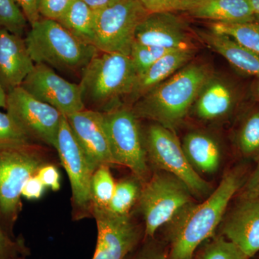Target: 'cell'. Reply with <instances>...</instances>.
Masks as SVG:
<instances>
[{
	"instance_id": "obj_1",
	"label": "cell",
	"mask_w": 259,
	"mask_h": 259,
	"mask_svg": "<svg viewBox=\"0 0 259 259\" xmlns=\"http://www.w3.org/2000/svg\"><path fill=\"white\" fill-rule=\"evenodd\" d=\"M243 180V173L239 170L228 172L204 202H191L177 214L169 223V259L193 257L201 243L212 236Z\"/></svg>"
},
{
	"instance_id": "obj_2",
	"label": "cell",
	"mask_w": 259,
	"mask_h": 259,
	"mask_svg": "<svg viewBox=\"0 0 259 259\" xmlns=\"http://www.w3.org/2000/svg\"><path fill=\"white\" fill-rule=\"evenodd\" d=\"M211 77L207 65L187 64L135 102L132 111L137 117L150 119L173 131L184 120Z\"/></svg>"
},
{
	"instance_id": "obj_3",
	"label": "cell",
	"mask_w": 259,
	"mask_h": 259,
	"mask_svg": "<svg viewBox=\"0 0 259 259\" xmlns=\"http://www.w3.org/2000/svg\"><path fill=\"white\" fill-rule=\"evenodd\" d=\"M138 74L130 56L98 51L81 71L79 83L85 108L105 113L129 96Z\"/></svg>"
},
{
	"instance_id": "obj_4",
	"label": "cell",
	"mask_w": 259,
	"mask_h": 259,
	"mask_svg": "<svg viewBox=\"0 0 259 259\" xmlns=\"http://www.w3.org/2000/svg\"><path fill=\"white\" fill-rule=\"evenodd\" d=\"M25 42L35 64L61 71H82L99 51L50 19L40 18L32 24Z\"/></svg>"
},
{
	"instance_id": "obj_5",
	"label": "cell",
	"mask_w": 259,
	"mask_h": 259,
	"mask_svg": "<svg viewBox=\"0 0 259 259\" xmlns=\"http://www.w3.org/2000/svg\"><path fill=\"white\" fill-rule=\"evenodd\" d=\"M190 191L177 177L163 171L155 174L141 189L139 202L148 237L169 223L185 206L192 202Z\"/></svg>"
},
{
	"instance_id": "obj_6",
	"label": "cell",
	"mask_w": 259,
	"mask_h": 259,
	"mask_svg": "<svg viewBox=\"0 0 259 259\" xmlns=\"http://www.w3.org/2000/svg\"><path fill=\"white\" fill-rule=\"evenodd\" d=\"M148 13L139 0H117L97 12L94 47L130 56L136 29Z\"/></svg>"
},
{
	"instance_id": "obj_7",
	"label": "cell",
	"mask_w": 259,
	"mask_h": 259,
	"mask_svg": "<svg viewBox=\"0 0 259 259\" xmlns=\"http://www.w3.org/2000/svg\"><path fill=\"white\" fill-rule=\"evenodd\" d=\"M144 144L148 159L161 171L182 181L191 194L203 196L209 192L210 186L192 166L173 131L157 123L151 125Z\"/></svg>"
},
{
	"instance_id": "obj_8",
	"label": "cell",
	"mask_w": 259,
	"mask_h": 259,
	"mask_svg": "<svg viewBox=\"0 0 259 259\" xmlns=\"http://www.w3.org/2000/svg\"><path fill=\"white\" fill-rule=\"evenodd\" d=\"M44 164L30 144L0 146V212L10 222L21 209L23 185Z\"/></svg>"
},
{
	"instance_id": "obj_9",
	"label": "cell",
	"mask_w": 259,
	"mask_h": 259,
	"mask_svg": "<svg viewBox=\"0 0 259 259\" xmlns=\"http://www.w3.org/2000/svg\"><path fill=\"white\" fill-rule=\"evenodd\" d=\"M115 164L127 167L140 181L148 175L144 139L132 110L118 107L103 113Z\"/></svg>"
},
{
	"instance_id": "obj_10",
	"label": "cell",
	"mask_w": 259,
	"mask_h": 259,
	"mask_svg": "<svg viewBox=\"0 0 259 259\" xmlns=\"http://www.w3.org/2000/svg\"><path fill=\"white\" fill-rule=\"evenodd\" d=\"M6 110L30 139L56 148L64 116L59 110L32 96L22 87L8 92Z\"/></svg>"
},
{
	"instance_id": "obj_11",
	"label": "cell",
	"mask_w": 259,
	"mask_h": 259,
	"mask_svg": "<svg viewBox=\"0 0 259 259\" xmlns=\"http://www.w3.org/2000/svg\"><path fill=\"white\" fill-rule=\"evenodd\" d=\"M56 149L69 177L74 207L80 214H87L93 209L91 182L95 170L76 141L64 115L59 127Z\"/></svg>"
},
{
	"instance_id": "obj_12",
	"label": "cell",
	"mask_w": 259,
	"mask_h": 259,
	"mask_svg": "<svg viewBox=\"0 0 259 259\" xmlns=\"http://www.w3.org/2000/svg\"><path fill=\"white\" fill-rule=\"evenodd\" d=\"M21 87L66 117L85 109L79 85L61 77L47 65L35 64Z\"/></svg>"
},
{
	"instance_id": "obj_13",
	"label": "cell",
	"mask_w": 259,
	"mask_h": 259,
	"mask_svg": "<svg viewBox=\"0 0 259 259\" xmlns=\"http://www.w3.org/2000/svg\"><path fill=\"white\" fill-rule=\"evenodd\" d=\"M97 226L93 259H125L141 239V231L129 214L119 215L107 208L93 207Z\"/></svg>"
},
{
	"instance_id": "obj_14",
	"label": "cell",
	"mask_w": 259,
	"mask_h": 259,
	"mask_svg": "<svg viewBox=\"0 0 259 259\" xmlns=\"http://www.w3.org/2000/svg\"><path fill=\"white\" fill-rule=\"evenodd\" d=\"M70 127L94 170L115 164L103 113L85 108L66 117Z\"/></svg>"
},
{
	"instance_id": "obj_15",
	"label": "cell",
	"mask_w": 259,
	"mask_h": 259,
	"mask_svg": "<svg viewBox=\"0 0 259 259\" xmlns=\"http://www.w3.org/2000/svg\"><path fill=\"white\" fill-rule=\"evenodd\" d=\"M135 41L171 51H195L185 23L173 13H148L136 29Z\"/></svg>"
},
{
	"instance_id": "obj_16",
	"label": "cell",
	"mask_w": 259,
	"mask_h": 259,
	"mask_svg": "<svg viewBox=\"0 0 259 259\" xmlns=\"http://www.w3.org/2000/svg\"><path fill=\"white\" fill-rule=\"evenodd\" d=\"M223 234L249 259L259 253V197L244 198L223 226Z\"/></svg>"
},
{
	"instance_id": "obj_17",
	"label": "cell",
	"mask_w": 259,
	"mask_h": 259,
	"mask_svg": "<svg viewBox=\"0 0 259 259\" xmlns=\"http://www.w3.org/2000/svg\"><path fill=\"white\" fill-rule=\"evenodd\" d=\"M35 65L25 39L0 29V81L8 93L21 87Z\"/></svg>"
},
{
	"instance_id": "obj_18",
	"label": "cell",
	"mask_w": 259,
	"mask_h": 259,
	"mask_svg": "<svg viewBox=\"0 0 259 259\" xmlns=\"http://www.w3.org/2000/svg\"><path fill=\"white\" fill-rule=\"evenodd\" d=\"M185 12L214 23H244L258 17L249 0H191Z\"/></svg>"
},
{
	"instance_id": "obj_19",
	"label": "cell",
	"mask_w": 259,
	"mask_h": 259,
	"mask_svg": "<svg viewBox=\"0 0 259 259\" xmlns=\"http://www.w3.org/2000/svg\"><path fill=\"white\" fill-rule=\"evenodd\" d=\"M194 50L172 51L158 59L149 69L139 74L127 98L136 102L158 84L171 77L179 70L188 64Z\"/></svg>"
},
{
	"instance_id": "obj_20",
	"label": "cell",
	"mask_w": 259,
	"mask_h": 259,
	"mask_svg": "<svg viewBox=\"0 0 259 259\" xmlns=\"http://www.w3.org/2000/svg\"><path fill=\"white\" fill-rule=\"evenodd\" d=\"M236 102L233 88L223 80L210 78L199 92L194 102V111L199 118L213 120L231 112Z\"/></svg>"
},
{
	"instance_id": "obj_21",
	"label": "cell",
	"mask_w": 259,
	"mask_h": 259,
	"mask_svg": "<svg viewBox=\"0 0 259 259\" xmlns=\"http://www.w3.org/2000/svg\"><path fill=\"white\" fill-rule=\"evenodd\" d=\"M209 48L226 59L235 69L243 74L259 79V56L231 37L212 31L200 33Z\"/></svg>"
},
{
	"instance_id": "obj_22",
	"label": "cell",
	"mask_w": 259,
	"mask_h": 259,
	"mask_svg": "<svg viewBox=\"0 0 259 259\" xmlns=\"http://www.w3.org/2000/svg\"><path fill=\"white\" fill-rule=\"evenodd\" d=\"M182 147L194 169L205 174L217 171L221 163V149L209 135L196 131L190 133L184 139Z\"/></svg>"
},
{
	"instance_id": "obj_23",
	"label": "cell",
	"mask_w": 259,
	"mask_h": 259,
	"mask_svg": "<svg viewBox=\"0 0 259 259\" xmlns=\"http://www.w3.org/2000/svg\"><path fill=\"white\" fill-rule=\"evenodd\" d=\"M95 19L96 12L81 0H73L57 21L80 40L94 46Z\"/></svg>"
},
{
	"instance_id": "obj_24",
	"label": "cell",
	"mask_w": 259,
	"mask_h": 259,
	"mask_svg": "<svg viewBox=\"0 0 259 259\" xmlns=\"http://www.w3.org/2000/svg\"><path fill=\"white\" fill-rule=\"evenodd\" d=\"M258 17L244 23H213L211 25V30L228 35L242 47L259 56Z\"/></svg>"
},
{
	"instance_id": "obj_25",
	"label": "cell",
	"mask_w": 259,
	"mask_h": 259,
	"mask_svg": "<svg viewBox=\"0 0 259 259\" xmlns=\"http://www.w3.org/2000/svg\"><path fill=\"white\" fill-rule=\"evenodd\" d=\"M139 179H125L116 184L115 192L107 209L119 215L129 214L131 208L139 202L142 187Z\"/></svg>"
},
{
	"instance_id": "obj_26",
	"label": "cell",
	"mask_w": 259,
	"mask_h": 259,
	"mask_svg": "<svg viewBox=\"0 0 259 259\" xmlns=\"http://www.w3.org/2000/svg\"><path fill=\"white\" fill-rule=\"evenodd\" d=\"M116 184L107 165L95 170L91 182L93 207L107 208L115 192Z\"/></svg>"
},
{
	"instance_id": "obj_27",
	"label": "cell",
	"mask_w": 259,
	"mask_h": 259,
	"mask_svg": "<svg viewBox=\"0 0 259 259\" xmlns=\"http://www.w3.org/2000/svg\"><path fill=\"white\" fill-rule=\"evenodd\" d=\"M238 145L245 156L259 155V110L250 113L242 124L238 135Z\"/></svg>"
},
{
	"instance_id": "obj_28",
	"label": "cell",
	"mask_w": 259,
	"mask_h": 259,
	"mask_svg": "<svg viewBox=\"0 0 259 259\" xmlns=\"http://www.w3.org/2000/svg\"><path fill=\"white\" fill-rule=\"evenodd\" d=\"M27 20L16 0H0V29L22 36Z\"/></svg>"
},
{
	"instance_id": "obj_29",
	"label": "cell",
	"mask_w": 259,
	"mask_h": 259,
	"mask_svg": "<svg viewBox=\"0 0 259 259\" xmlns=\"http://www.w3.org/2000/svg\"><path fill=\"white\" fill-rule=\"evenodd\" d=\"M170 51H172L162 48L142 45L134 41L131 48L130 57L133 61L136 72L139 75L149 69L158 59Z\"/></svg>"
},
{
	"instance_id": "obj_30",
	"label": "cell",
	"mask_w": 259,
	"mask_h": 259,
	"mask_svg": "<svg viewBox=\"0 0 259 259\" xmlns=\"http://www.w3.org/2000/svg\"><path fill=\"white\" fill-rule=\"evenodd\" d=\"M200 259H249L225 237L214 238L204 247Z\"/></svg>"
},
{
	"instance_id": "obj_31",
	"label": "cell",
	"mask_w": 259,
	"mask_h": 259,
	"mask_svg": "<svg viewBox=\"0 0 259 259\" xmlns=\"http://www.w3.org/2000/svg\"><path fill=\"white\" fill-rule=\"evenodd\" d=\"M30 140L8 112L0 111V146L30 144Z\"/></svg>"
},
{
	"instance_id": "obj_32",
	"label": "cell",
	"mask_w": 259,
	"mask_h": 259,
	"mask_svg": "<svg viewBox=\"0 0 259 259\" xmlns=\"http://www.w3.org/2000/svg\"><path fill=\"white\" fill-rule=\"evenodd\" d=\"M149 13L185 12L191 0H139Z\"/></svg>"
},
{
	"instance_id": "obj_33",
	"label": "cell",
	"mask_w": 259,
	"mask_h": 259,
	"mask_svg": "<svg viewBox=\"0 0 259 259\" xmlns=\"http://www.w3.org/2000/svg\"><path fill=\"white\" fill-rule=\"evenodd\" d=\"M73 0H39L38 10L42 18L59 20Z\"/></svg>"
},
{
	"instance_id": "obj_34",
	"label": "cell",
	"mask_w": 259,
	"mask_h": 259,
	"mask_svg": "<svg viewBox=\"0 0 259 259\" xmlns=\"http://www.w3.org/2000/svg\"><path fill=\"white\" fill-rule=\"evenodd\" d=\"M25 251L23 245L12 241L0 228V259H18L22 258Z\"/></svg>"
},
{
	"instance_id": "obj_35",
	"label": "cell",
	"mask_w": 259,
	"mask_h": 259,
	"mask_svg": "<svg viewBox=\"0 0 259 259\" xmlns=\"http://www.w3.org/2000/svg\"><path fill=\"white\" fill-rule=\"evenodd\" d=\"M36 175L47 188L59 191L61 188V175L59 170L52 164L42 165L37 170Z\"/></svg>"
},
{
	"instance_id": "obj_36",
	"label": "cell",
	"mask_w": 259,
	"mask_h": 259,
	"mask_svg": "<svg viewBox=\"0 0 259 259\" xmlns=\"http://www.w3.org/2000/svg\"><path fill=\"white\" fill-rule=\"evenodd\" d=\"M45 188V186L35 174V175L30 177L23 185L21 196L29 200L38 199L44 194Z\"/></svg>"
},
{
	"instance_id": "obj_37",
	"label": "cell",
	"mask_w": 259,
	"mask_h": 259,
	"mask_svg": "<svg viewBox=\"0 0 259 259\" xmlns=\"http://www.w3.org/2000/svg\"><path fill=\"white\" fill-rule=\"evenodd\" d=\"M16 2L30 25L40 20L39 0H16Z\"/></svg>"
},
{
	"instance_id": "obj_38",
	"label": "cell",
	"mask_w": 259,
	"mask_h": 259,
	"mask_svg": "<svg viewBox=\"0 0 259 259\" xmlns=\"http://www.w3.org/2000/svg\"><path fill=\"white\" fill-rule=\"evenodd\" d=\"M243 197L254 198L259 197V161L256 168L250 175L245 185Z\"/></svg>"
},
{
	"instance_id": "obj_39",
	"label": "cell",
	"mask_w": 259,
	"mask_h": 259,
	"mask_svg": "<svg viewBox=\"0 0 259 259\" xmlns=\"http://www.w3.org/2000/svg\"><path fill=\"white\" fill-rule=\"evenodd\" d=\"M168 255L161 248H147L140 252L134 259H167Z\"/></svg>"
},
{
	"instance_id": "obj_40",
	"label": "cell",
	"mask_w": 259,
	"mask_h": 259,
	"mask_svg": "<svg viewBox=\"0 0 259 259\" xmlns=\"http://www.w3.org/2000/svg\"><path fill=\"white\" fill-rule=\"evenodd\" d=\"M95 12H99L110 6L117 0H81Z\"/></svg>"
},
{
	"instance_id": "obj_41",
	"label": "cell",
	"mask_w": 259,
	"mask_h": 259,
	"mask_svg": "<svg viewBox=\"0 0 259 259\" xmlns=\"http://www.w3.org/2000/svg\"><path fill=\"white\" fill-rule=\"evenodd\" d=\"M8 101V92L0 81V108L6 109Z\"/></svg>"
},
{
	"instance_id": "obj_42",
	"label": "cell",
	"mask_w": 259,
	"mask_h": 259,
	"mask_svg": "<svg viewBox=\"0 0 259 259\" xmlns=\"http://www.w3.org/2000/svg\"><path fill=\"white\" fill-rule=\"evenodd\" d=\"M252 93L255 100L259 102V79H256L252 87Z\"/></svg>"
},
{
	"instance_id": "obj_43",
	"label": "cell",
	"mask_w": 259,
	"mask_h": 259,
	"mask_svg": "<svg viewBox=\"0 0 259 259\" xmlns=\"http://www.w3.org/2000/svg\"><path fill=\"white\" fill-rule=\"evenodd\" d=\"M249 2L255 14L259 16V0H249Z\"/></svg>"
},
{
	"instance_id": "obj_44",
	"label": "cell",
	"mask_w": 259,
	"mask_h": 259,
	"mask_svg": "<svg viewBox=\"0 0 259 259\" xmlns=\"http://www.w3.org/2000/svg\"><path fill=\"white\" fill-rule=\"evenodd\" d=\"M188 259H194L193 257L192 258H188Z\"/></svg>"
},
{
	"instance_id": "obj_45",
	"label": "cell",
	"mask_w": 259,
	"mask_h": 259,
	"mask_svg": "<svg viewBox=\"0 0 259 259\" xmlns=\"http://www.w3.org/2000/svg\"><path fill=\"white\" fill-rule=\"evenodd\" d=\"M18 259H23V257H22V258H18Z\"/></svg>"
},
{
	"instance_id": "obj_46",
	"label": "cell",
	"mask_w": 259,
	"mask_h": 259,
	"mask_svg": "<svg viewBox=\"0 0 259 259\" xmlns=\"http://www.w3.org/2000/svg\"><path fill=\"white\" fill-rule=\"evenodd\" d=\"M257 259H259V256H258V258H257Z\"/></svg>"
}]
</instances>
